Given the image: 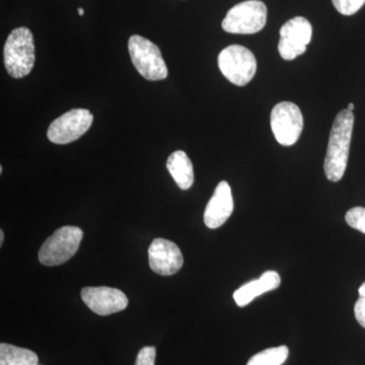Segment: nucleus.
I'll list each match as a JSON object with an SVG mask.
<instances>
[{"instance_id":"obj_1","label":"nucleus","mask_w":365,"mask_h":365,"mask_svg":"<svg viewBox=\"0 0 365 365\" xmlns=\"http://www.w3.org/2000/svg\"><path fill=\"white\" fill-rule=\"evenodd\" d=\"M354 115L349 110L338 113L334 121L329 138L328 148L324 163L327 179L339 182L344 176L349 157Z\"/></svg>"},{"instance_id":"obj_2","label":"nucleus","mask_w":365,"mask_h":365,"mask_svg":"<svg viewBox=\"0 0 365 365\" xmlns=\"http://www.w3.org/2000/svg\"><path fill=\"white\" fill-rule=\"evenodd\" d=\"M4 54V66L11 78H23L29 76L36 60L32 32L25 26L14 30L7 37Z\"/></svg>"},{"instance_id":"obj_3","label":"nucleus","mask_w":365,"mask_h":365,"mask_svg":"<svg viewBox=\"0 0 365 365\" xmlns=\"http://www.w3.org/2000/svg\"><path fill=\"white\" fill-rule=\"evenodd\" d=\"M128 50L134 67L148 81H163L168 78V67L160 48L141 36H131Z\"/></svg>"},{"instance_id":"obj_4","label":"nucleus","mask_w":365,"mask_h":365,"mask_svg":"<svg viewBox=\"0 0 365 365\" xmlns=\"http://www.w3.org/2000/svg\"><path fill=\"white\" fill-rule=\"evenodd\" d=\"M83 232L78 227H60L41 247L39 261L45 266H58L71 260L83 241Z\"/></svg>"},{"instance_id":"obj_5","label":"nucleus","mask_w":365,"mask_h":365,"mask_svg":"<svg viewBox=\"0 0 365 365\" xmlns=\"http://www.w3.org/2000/svg\"><path fill=\"white\" fill-rule=\"evenodd\" d=\"M267 21V7L260 0H247L227 11L222 29L230 34L251 35L263 30Z\"/></svg>"},{"instance_id":"obj_6","label":"nucleus","mask_w":365,"mask_h":365,"mask_svg":"<svg viewBox=\"0 0 365 365\" xmlns=\"http://www.w3.org/2000/svg\"><path fill=\"white\" fill-rule=\"evenodd\" d=\"M222 76L237 86L248 85L257 71V60L251 50L241 45H230L218 55Z\"/></svg>"},{"instance_id":"obj_7","label":"nucleus","mask_w":365,"mask_h":365,"mask_svg":"<svg viewBox=\"0 0 365 365\" xmlns=\"http://www.w3.org/2000/svg\"><path fill=\"white\" fill-rule=\"evenodd\" d=\"M270 123L277 143L283 146H292L297 143L304 129V117L299 106L282 102L273 108Z\"/></svg>"},{"instance_id":"obj_8","label":"nucleus","mask_w":365,"mask_h":365,"mask_svg":"<svg viewBox=\"0 0 365 365\" xmlns=\"http://www.w3.org/2000/svg\"><path fill=\"white\" fill-rule=\"evenodd\" d=\"M93 122V114L88 110H71L50 124L48 139L55 144L73 143L88 131Z\"/></svg>"},{"instance_id":"obj_9","label":"nucleus","mask_w":365,"mask_h":365,"mask_svg":"<svg viewBox=\"0 0 365 365\" xmlns=\"http://www.w3.org/2000/svg\"><path fill=\"white\" fill-rule=\"evenodd\" d=\"M313 26L302 16L287 21L280 29L278 51L284 60H294L307 51L311 43Z\"/></svg>"},{"instance_id":"obj_10","label":"nucleus","mask_w":365,"mask_h":365,"mask_svg":"<svg viewBox=\"0 0 365 365\" xmlns=\"http://www.w3.org/2000/svg\"><path fill=\"white\" fill-rule=\"evenodd\" d=\"M81 299L98 316L119 313L128 306V299L124 292L108 287H85L81 290Z\"/></svg>"},{"instance_id":"obj_11","label":"nucleus","mask_w":365,"mask_h":365,"mask_svg":"<svg viewBox=\"0 0 365 365\" xmlns=\"http://www.w3.org/2000/svg\"><path fill=\"white\" fill-rule=\"evenodd\" d=\"M148 262L153 272L170 276L181 270L184 258L181 250L175 242L165 239H155L148 249Z\"/></svg>"},{"instance_id":"obj_12","label":"nucleus","mask_w":365,"mask_h":365,"mask_svg":"<svg viewBox=\"0 0 365 365\" xmlns=\"http://www.w3.org/2000/svg\"><path fill=\"white\" fill-rule=\"evenodd\" d=\"M232 211L234 198L232 189L227 181H222L216 186L215 193L204 211V223L211 230H215L227 222Z\"/></svg>"},{"instance_id":"obj_13","label":"nucleus","mask_w":365,"mask_h":365,"mask_svg":"<svg viewBox=\"0 0 365 365\" xmlns=\"http://www.w3.org/2000/svg\"><path fill=\"white\" fill-rule=\"evenodd\" d=\"M167 168L180 189L191 188L194 182L193 165L185 151L173 153L168 158Z\"/></svg>"},{"instance_id":"obj_14","label":"nucleus","mask_w":365,"mask_h":365,"mask_svg":"<svg viewBox=\"0 0 365 365\" xmlns=\"http://www.w3.org/2000/svg\"><path fill=\"white\" fill-rule=\"evenodd\" d=\"M38 355L32 350L7 343L0 344V365H38Z\"/></svg>"},{"instance_id":"obj_15","label":"nucleus","mask_w":365,"mask_h":365,"mask_svg":"<svg viewBox=\"0 0 365 365\" xmlns=\"http://www.w3.org/2000/svg\"><path fill=\"white\" fill-rule=\"evenodd\" d=\"M289 349L287 346L269 348L254 355L247 365H282L287 361Z\"/></svg>"},{"instance_id":"obj_16","label":"nucleus","mask_w":365,"mask_h":365,"mask_svg":"<svg viewBox=\"0 0 365 365\" xmlns=\"http://www.w3.org/2000/svg\"><path fill=\"white\" fill-rule=\"evenodd\" d=\"M266 292H268L267 288L263 281L259 278L258 280L250 281L239 289L235 290L234 299L235 304L240 307H246L251 304L256 297H260Z\"/></svg>"},{"instance_id":"obj_17","label":"nucleus","mask_w":365,"mask_h":365,"mask_svg":"<svg viewBox=\"0 0 365 365\" xmlns=\"http://www.w3.org/2000/svg\"><path fill=\"white\" fill-rule=\"evenodd\" d=\"M345 220L350 227L365 234V208L354 207L350 209L346 213Z\"/></svg>"},{"instance_id":"obj_18","label":"nucleus","mask_w":365,"mask_h":365,"mask_svg":"<svg viewBox=\"0 0 365 365\" xmlns=\"http://www.w3.org/2000/svg\"><path fill=\"white\" fill-rule=\"evenodd\" d=\"M334 6L343 16H352L364 6L365 0H332Z\"/></svg>"},{"instance_id":"obj_19","label":"nucleus","mask_w":365,"mask_h":365,"mask_svg":"<svg viewBox=\"0 0 365 365\" xmlns=\"http://www.w3.org/2000/svg\"><path fill=\"white\" fill-rule=\"evenodd\" d=\"M157 349L153 346H146L138 352L135 365H155Z\"/></svg>"},{"instance_id":"obj_20","label":"nucleus","mask_w":365,"mask_h":365,"mask_svg":"<svg viewBox=\"0 0 365 365\" xmlns=\"http://www.w3.org/2000/svg\"><path fill=\"white\" fill-rule=\"evenodd\" d=\"M359 299L354 306L355 318L360 326L365 329V282L362 283L359 289Z\"/></svg>"},{"instance_id":"obj_21","label":"nucleus","mask_w":365,"mask_h":365,"mask_svg":"<svg viewBox=\"0 0 365 365\" xmlns=\"http://www.w3.org/2000/svg\"><path fill=\"white\" fill-rule=\"evenodd\" d=\"M4 230H0V246H2V244H4Z\"/></svg>"},{"instance_id":"obj_22","label":"nucleus","mask_w":365,"mask_h":365,"mask_svg":"<svg viewBox=\"0 0 365 365\" xmlns=\"http://www.w3.org/2000/svg\"><path fill=\"white\" fill-rule=\"evenodd\" d=\"M347 110H349V111L352 112L353 110H354V104H353V103H350V104L348 105Z\"/></svg>"},{"instance_id":"obj_23","label":"nucleus","mask_w":365,"mask_h":365,"mask_svg":"<svg viewBox=\"0 0 365 365\" xmlns=\"http://www.w3.org/2000/svg\"><path fill=\"white\" fill-rule=\"evenodd\" d=\"M78 11L79 16H83V14H85V11H83V9H81V7H79Z\"/></svg>"}]
</instances>
